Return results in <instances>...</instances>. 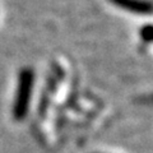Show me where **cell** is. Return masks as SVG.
<instances>
[{
	"label": "cell",
	"instance_id": "3",
	"mask_svg": "<svg viewBox=\"0 0 153 153\" xmlns=\"http://www.w3.org/2000/svg\"><path fill=\"white\" fill-rule=\"evenodd\" d=\"M139 36H140L142 41L144 42V44H151L152 42V26L147 25L144 27H142L140 32H139Z\"/></svg>",
	"mask_w": 153,
	"mask_h": 153
},
{
	"label": "cell",
	"instance_id": "1",
	"mask_svg": "<svg viewBox=\"0 0 153 153\" xmlns=\"http://www.w3.org/2000/svg\"><path fill=\"white\" fill-rule=\"evenodd\" d=\"M33 87H35V71L31 68H23L18 74V82L13 103V117L17 121L25 120L30 111Z\"/></svg>",
	"mask_w": 153,
	"mask_h": 153
},
{
	"label": "cell",
	"instance_id": "2",
	"mask_svg": "<svg viewBox=\"0 0 153 153\" xmlns=\"http://www.w3.org/2000/svg\"><path fill=\"white\" fill-rule=\"evenodd\" d=\"M114 5L134 14H151L152 4L148 0H110Z\"/></svg>",
	"mask_w": 153,
	"mask_h": 153
}]
</instances>
